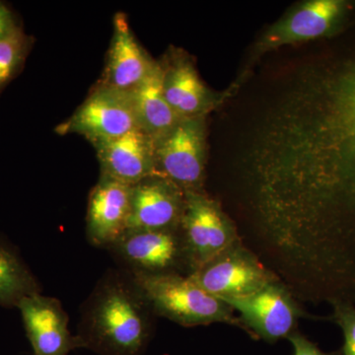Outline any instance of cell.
Instances as JSON below:
<instances>
[{
  "label": "cell",
  "instance_id": "30bf717a",
  "mask_svg": "<svg viewBox=\"0 0 355 355\" xmlns=\"http://www.w3.org/2000/svg\"><path fill=\"white\" fill-rule=\"evenodd\" d=\"M343 0H310L299 4L268 28L254 46L257 58L286 44L321 38L340 25L347 12Z\"/></svg>",
  "mask_w": 355,
  "mask_h": 355
},
{
  "label": "cell",
  "instance_id": "ffe728a7",
  "mask_svg": "<svg viewBox=\"0 0 355 355\" xmlns=\"http://www.w3.org/2000/svg\"><path fill=\"white\" fill-rule=\"evenodd\" d=\"M331 320L342 329L345 343L340 354L355 355V305L343 301H331Z\"/></svg>",
  "mask_w": 355,
  "mask_h": 355
},
{
  "label": "cell",
  "instance_id": "d6986e66",
  "mask_svg": "<svg viewBox=\"0 0 355 355\" xmlns=\"http://www.w3.org/2000/svg\"><path fill=\"white\" fill-rule=\"evenodd\" d=\"M27 37L19 27L0 40V88L20 69L28 51Z\"/></svg>",
  "mask_w": 355,
  "mask_h": 355
},
{
  "label": "cell",
  "instance_id": "5b68a950",
  "mask_svg": "<svg viewBox=\"0 0 355 355\" xmlns=\"http://www.w3.org/2000/svg\"><path fill=\"white\" fill-rule=\"evenodd\" d=\"M239 313L243 331L253 338L275 343L297 331L307 317L291 289L282 279L242 297L221 299Z\"/></svg>",
  "mask_w": 355,
  "mask_h": 355
},
{
  "label": "cell",
  "instance_id": "7c38bea8",
  "mask_svg": "<svg viewBox=\"0 0 355 355\" xmlns=\"http://www.w3.org/2000/svg\"><path fill=\"white\" fill-rule=\"evenodd\" d=\"M184 205V191L167 178L154 175L132 187L128 229L178 230Z\"/></svg>",
  "mask_w": 355,
  "mask_h": 355
},
{
  "label": "cell",
  "instance_id": "8992f818",
  "mask_svg": "<svg viewBox=\"0 0 355 355\" xmlns=\"http://www.w3.org/2000/svg\"><path fill=\"white\" fill-rule=\"evenodd\" d=\"M121 270L130 275H189L183 239L178 230L128 229L109 248Z\"/></svg>",
  "mask_w": 355,
  "mask_h": 355
},
{
  "label": "cell",
  "instance_id": "52a82bcc",
  "mask_svg": "<svg viewBox=\"0 0 355 355\" xmlns=\"http://www.w3.org/2000/svg\"><path fill=\"white\" fill-rule=\"evenodd\" d=\"M140 130L132 94L97 84L69 120L60 123V135L76 133L92 144Z\"/></svg>",
  "mask_w": 355,
  "mask_h": 355
},
{
  "label": "cell",
  "instance_id": "6da1fadb",
  "mask_svg": "<svg viewBox=\"0 0 355 355\" xmlns=\"http://www.w3.org/2000/svg\"><path fill=\"white\" fill-rule=\"evenodd\" d=\"M242 172L277 272L355 297V51L292 79L254 127Z\"/></svg>",
  "mask_w": 355,
  "mask_h": 355
},
{
  "label": "cell",
  "instance_id": "7a4b0ae2",
  "mask_svg": "<svg viewBox=\"0 0 355 355\" xmlns=\"http://www.w3.org/2000/svg\"><path fill=\"white\" fill-rule=\"evenodd\" d=\"M153 308L130 273L110 270L80 310L76 336L98 355H142L154 329Z\"/></svg>",
  "mask_w": 355,
  "mask_h": 355
},
{
  "label": "cell",
  "instance_id": "2e32d148",
  "mask_svg": "<svg viewBox=\"0 0 355 355\" xmlns=\"http://www.w3.org/2000/svg\"><path fill=\"white\" fill-rule=\"evenodd\" d=\"M130 92L139 128L154 142L163 139L181 120L166 100L163 67L159 62H154L144 80Z\"/></svg>",
  "mask_w": 355,
  "mask_h": 355
},
{
  "label": "cell",
  "instance_id": "277c9868",
  "mask_svg": "<svg viewBox=\"0 0 355 355\" xmlns=\"http://www.w3.org/2000/svg\"><path fill=\"white\" fill-rule=\"evenodd\" d=\"M189 275L241 241L233 222L219 203L203 191H184L180 223Z\"/></svg>",
  "mask_w": 355,
  "mask_h": 355
},
{
  "label": "cell",
  "instance_id": "9a60e30c",
  "mask_svg": "<svg viewBox=\"0 0 355 355\" xmlns=\"http://www.w3.org/2000/svg\"><path fill=\"white\" fill-rule=\"evenodd\" d=\"M154 62L135 39L127 15L116 13L106 69L98 84L128 92L144 80Z\"/></svg>",
  "mask_w": 355,
  "mask_h": 355
},
{
  "label": "cell",
  "instance_id": "4fadbf2b",
  "mask_svg": "<svg viewBox=\"0 0 355 355\" xmlns=\"http://www.w3.org/2000/svg\"><path fill=\"white\" fill-rule=\"evenodd\" d=\"M132 187L101 176L89 196L86 236L90 244L108 250L128 229Z\"/></svg>",
  "mask_w": 355,
  "mask_h": 355
},
{
  "label": "cell",
  "instance_id": "7402d4cb",
  "mask_svg": "<svg viewBox=\"0 0 355 355\" xmlns=\"http://www.w3.org/2000/svg\"><path fill=\"white\" fill-rule=\"evenodd\" d=\"M16 28L17 26L10 9L0 1V40L6 38Z\"/></svg>",
  "mask_w": 355,
  "mask_h": 355
},
{
  "label": "cell",
  "instance_id": "ac0fdd59",
  "mask_svg": "<svg viewBox=\"0 0 355 355\" xmlns=\"http://www.w3.org/2000/svg\"><path fill=\"white\" fill-rule=\"evenodd\" d=\"M41 293L38 280L10 245L0 240V306L17 307L28 296Z\"/></svg>",
  "mask_w": 355,
  "mask_h": 355
},
{
  "label": "cell",
  "instance_id": "e0dca14e",
  "mask_svg": "<svg viewBox=\"0 0 355 355\" xmlns=\"http://www.w3.org/2000/svg\"><path fill=\"white\" fill-rule=\"evenodd\" d=\"M162 67L165 98L178 116H203L210 107L209 93L190 60L175 58Z\"/></svg>",
  "mask_w": 355,
  "mask_h": 355
},
{
  "label": "cell",
  "instance_id": "44dd1931",
  "mask_svg": "<svg viewBox=\"0 0 355 355\" xmlns=\"http://www.w3.org/2000/svg\"><path fill=\"white\" fill-rule=\"evenodd\" d=\"M293 347L294 355H340L338 352H324L316 343L311 342L300 331H296L287 338Z\"/></svg>",
  "mask_w": 355,
  "mask_h": 355
},
{
  "label": "cell",
  "instance_id": "3957f363",
  "mask_svg": "<svg viewBox=\"0 0 355 355\" xmlns=\"http://www.w3.org/2000/svg\"><path fill=\"white\" fill-rule=\"evenodd\" d=\"M130 275L155 316L166 318L186 328L226 324L243 330L233 308L205 291L189 275Z\"/></svg>",
  "mask_w": 355,
  "mask_h": 355
},
{
  "label": "cell",
  "instance_id": "9c48e42d",
  "mask_svg": "<svg viewBox=\"0 0 355 355\" xmlns=\"http://www.w3.org/2000/svg\"><path fill=\"white\" fill-rule=\"evenodd\" d=\"M156 171L182 190L202 191L205 167L203 116L184 118L155 142Z\"/></svg>",
  "mask_w": 355,
  "mask_h": 355
},
{
  "label": "cell",
  "instance_id": "8fae6325",
  "mask_svg": "<svg viewBox=\"0 0 355 355\" xmlns=\"http://www.w3.org/2000/svg\"><path fill=\"white\" fill-rule=\"evenodd\" d=\"M33 355H69L81 349L69 329V316L58 299L41 293L28 296L17 306Z\"/></svg>",
  "mask_w": 355,
  "mask_h": 355
},
{
  "label": "cell",
  "instance_id": "ba28073f",
  "mask_svg": "<svg viewBox=\"0 0 355 355\" xmlns=\"http://www.w3.org/2000/svg\"><path fill=\"white\" fill-rule=\"evenodd\" d=\"M189 277L205 291L220 299L249 295L280 279L277 272L266 268L242 241Z\"/></svg>",
  "mask_w": 355,
  "mask_h": 355
},
{
  "label": "cell",
  "instance_id": "5bb4252c",
  "mask_svg": "<svg viewBox=\"0 0 355 355\" xmlns=\"http://www.w3.org/2000/svg\"><path fill=\"white\" fill-rule=\"evenodd\" d=\"M93 146L101 167V176L133 186L146 178L157 175L155 142L141 130L98 142Z\"/></svg>",
  "mask_w": 355,
  "mask_h": 355
}]
</instances>
